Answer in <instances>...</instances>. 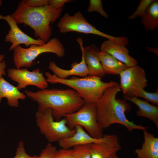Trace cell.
Instances as JSON below:
<instances>
[{"mask_svg":"<svg viewBox=\"0 0 158 158\" xmlns=\"http://www.w3.org/2000/svg\"><path fill=\"white\" fill-rule=\"evenodd\" d=\"M26 96L36 102L38 111L50 108L54 119L58 121L66 114L75 112L85 104L83 99L73 89L52 88L40 90L36 92L25 90Z\"/></svg>","mask_w":158,"mask_h":158,"instance_id":"obj_1","label":"cell"},{"mask_svg":"<svg viewBox=\"0 0 158 158\" xmlns=\"http://www.w3.org/2000/svg\"><path fill=\"white\" fill-rule=\"evenodd\" d=\"M121 91L119 84L108 88L96 104L97 119L100 127L103 130L118 123L123 126L130 132L136 129L147 130V127L136 124L126 118L125 113L130 111L131 107L124 99L116 98V95Z\"/></svg>","mask_w":158,"mask_h":158,"instance_id":"obj_2","label":"cell"},{"mask_svg":"<svg viewBox=\"0 0 158 158\" xmlns=\"http://www.w3.org/2000/svg\"><path fill=\"white\" fill-rule=\"evenodd\" d=\"M62 10V8L55 9L49 5L30 7L20 1L11 15L17 24L23 23L30 26L33 30L36 37L46 42L52 34L50 24L59 18Z\"/></svg>","mask_w":158,"mask_h":158,"instance_id":"obj_3","label":"cell"},{"mask_svg":"<svg viewBox=\"0 0 158 158\" xmlns=\"http://www.w3.org/2000/svg\"><path fill=\"white\" fill-rule=\"evenodd\" d=\"M44 75L48 83L63 84L75 90L85 103L96 104L107 89L119 84L112 80L104 82L101 77L97 76L88 75L82 78L73 76L69 78L62 79L47 71L45 73Z\"/></svg>","mask_w":158,"mask_h":158,"instance_id":"obj_4","label":"cell"},{"mask_svg":"<svg viewBox=\"0 0 158 158\" xmlns=\"http://www.w3.org/2000/svg\"><path fill=\"white\" fill-rule=\"evenodd\" d=\"M13 51V61L16 68L31 67L35 59L43 53H53L59 58L63 57L65 54L63 45L59 40L56 37L49 39L42 45L32 44L28 48H24L19 45Z\"/></svg>","mask_w":158,"mask_h":158,"instance_id":"obj_5","label":"cell"},{"mask_svg":"<svg viewBox=\"0 0 158 158\" xmlns=\"http://www.w3.org/2000/svg\"><path fill=\"white\" fill-rule=\"evenodd\" d=\"M57 26L61 33L75 32L94 34L106 38L123 46H126L128 43V39L126 37H114L99 30L88 22L79 11L73 15L68 13H65L60 18Z\"/></svg>","mask_w":158,"mask_h":158,"instance_id":"obj_6","label":"cell"},{"mask_svg":"<svg viewBox=\"0 0 158 158\" xmlns=\"http://www.w3.org/2000/svg\"><path fill=\"white\" fill-rule=\"evenodd\" d=\"M35 116L36 124L41 133L49 143L58 142L73 135L75 132V129H71L68 126L64 118L58 121L55 120L50 108L42 112L37 111Z\"/></svg>","mask_w":158,"mask_h":158,"instance_id":"obj_7","label":"cell"},{"mask_svg":"<svg viewBox=\"0 0 158 158\" xmlns=\"http://www.w3.org/2000/svg\"><path fill=\"white\" fill-rule=\"evenodd\" d=\"M63 118L68 126L71 129L79 126L93 138H99L104 135L103 130L97 121L96 104L85 103L78 111L66 115Z\"/></svg>","mask_w":158,"mask_h":158,"instance_id":"obj_8","label":"cell"},{"mask_svg":"<svg viewBox=\"0 0 158 158\" xmlns=\"http://www.w3.org/2000/svg\"><path fill=\"white\" fill-rule=\"evenodd\" d=\"M119 75L120 88L124 95L126 96L137 97L147 86L145 72L137 65L128 67Z\"/></svg>","mask_w":158,"mask_h":158,"instance_id":"obj_9","label":"cell"},{"mask_svg":"<svg viewBox=\"0 0 158 158\" xmlns=\"http://www.w3.org/2000/svg\"><path fill=\"white\" fill-rule=\"evenodd\" d=\"M40 71L39 68L30 71L26 68H10L7 70L8 77L18 83L16 87L19 90L29 85L35 86L41 90L46 89L48 83Z\"/></svg>","mask_w":158,"mask_h":158,"instance_id":"obj_10","label":"cell"},{"mask_svg":"<svg viewBox=\"0 0 158 158\" xmlns=\"http://www.w3.org/2000/svg\"><path fill=\"white\" fill-rule=\"evenodd\" d=\"M1 19L5 20L10 26V29L5 38L6 42L11 44L9 50H13L16 47L21 44H23L26 47H28L32 44L42 45L46 43L40 38L34 39L23 32L19 28L11 15L2 16L0 14Z\"/></svg>","mask_w":158,"mask_h":158,"instance_id":"obj_11","label":"cell"},{"mask_svg":"<svg viewBox=\"0 0 158 158\" xmlns=\"http://www.w3.org/2000/svg\"><path fill=\"white\" fill-rule=\"evenodd\" d=\"M121 148L119 140L115 134L107 135L104 141L90 144L92 158H118L117 152Z\"/></svg>","mask_w":158,"mask_h":158,"instance_id":"obj_12","label":"cell"},{"mask_svg":"<svg viewBox=\"0 0 158 158\" xmlns=\"http://www.w3.org/2000/svg\"><path fill=\"white\" fill-rule=\"evenodd\" d=\"M81 51L83 52L88 71V75L104 76L106 74L104 71L99 56L100 50L94 44L83 47V41L80 37L77 39Z\"/></svg>","mask_w":158,"mask_h":158,"instance_id":"obj_13","label":"cell"},{"mask_svg":"<svg viewBox=\"0 0 158 158\" xmlns=\"http://www.w3.org/2000/svg\"><path fill=\"white\" fill-rule=\"evenodd\" d=\"M74 129L75 132L73 135L58 142L61 148L70 149L78 145L99 142L105 141L107 138V135H104L102 137L99 138H93L80 126H76Z\"/></svg>","mask_w":158,"mask_h":158,"instance_id":"obj_14","label":"cell"},{"mask_svg":"<svg viewBox=\"0 0 158 158\" xmlns=\"http://www.w3.org/2000/svg\"><path fill=\"white\" fill-rule=\"evenodd\" d=\"M100 51L109 53L128 67L138 64L137 60L129 55L128 50L125 46L111 40L108 39L103 42L100 46Z\"/></svg>","mask_w":158,"mask_h":158,"instance_id":"obj_15","label":"cell"},{"mask_svg":"<svg viewBox=\"0 0 158 158\" xmlns=\"http://www.w3.org/2000/svg\"><path fill=\"white\" fill-rule=\"evenodd\" d=\"M82 52L81 60L80 62H74L71 65V69L66 70L62 68L53 61L49 62L48 68L58 78L64 79L70 76H77L85 77L88 75V71L83 54Z\"/></svg>","mask_w":158,"mask_h":158,"instance_id":"obj_16","label":"cell"},{"mask_svg":"<svg viewBox=\"0 0 158 158\" xmlns=\"http://www.w3.org/2000/svg\"><path fill=\"white\" fill-rule=\"evenodd\" d=\"M124 99L130 101L136 105L138 108L136 114L138 116L147 118L152 121L158 128V107L152 105L146 101L137 97H129L123 95Z\"/></svg>","mask_w":158,"mask_h":158,"instance_id":"obj_17","label":"cell"},{"mask_svg":"<svg viewBox=\"0 0 158 158\" xmlns=\"http://www.w3.org/2000/svg\"><path fill=\"white\" fill-rule=\"evenodd\" d=\"M26 97L24 93L20 92L16 87L0 77V104L3 98L7 100L8 104L13 107H18L19 99L24 100Z\"/></svg>","mask_w":158,"mask_h":158,"instance_id":"obj_18","label":"cell"},{"mask_svg":"<svg viewBox=\"0 0 158 158\" xmlns=\"http://www.w3.org/2000/svg\"><path fill=\"white\" fill-rule=\"evenodd\" d=\"M144 141L141 147L135 151L138 158H158V138L144 130Z\"/></svg>","mask_w":158,"mask_h":158,"instance_id":"obj_19","label":"cell"},{"mask_svg":"<svg viewBox=\"0 0 158 158\" xmlns=\"http://www.w3.org/2000/svg\"><path fill=\"white\" fill-rule=\"evenodd\" d=\"M99 56L106 74L119 75L121 72L129 67L106 52L100 51Z\"/></svg>","mask_w":158,"mask_h":158,"instance_id":"obj_20","label":"cell"},{"mask_svg":"<svg viewBox=\"0 0 158 158\" xmlns=\"http://www.w3.org/2000/svg\"><path fill=\"white\" fill-rule=\"evenodd\" d=\"M141 18V23L145 30L152 31L158 28V0H153Z\"/></svg>","mask_w":158,"mask_h":158,"instance_id":"obj_21","label":"cell"},{"mask_svg":"<svg viewBox=\"0 0 158 158\" xmlns=\"http://www.w3.org/2000/svg\"><path fill=\"white\" fill-rule=\"evenodd\" d=\"M90 144L80 145L73 147V158H92L90 150Z\"/></svg>","mask_w":158,"mask_h":158,"instance_id":"obj_22","label":"cell"},{"mask_svg":"<svg viewBox=\"0 0 158 158\" xmlns=\"http://www.w3.org/2000/svg\"><path fill=\"white\" fill-rule=\"evenodd\" d=\"M153 0H141L134 12L129 16L128 19H135L138 17H141L145 13L147 8Z\"/></svg>","mask_w":158,"mask_h":158,"instance_id":"obj_23","label":"cell"},{"mask_svg":"<svg viewBox=\"0 0 158 158\" xmlns=\"http://www.w3.org/2000/svg\"><path fill=\"white\" fill-rule=\"evenodd\" d=\"M89 12H96L106 18H108V16L104 10L101 0H90L87 9Z\"/></svg>","mask_w":158,"mask_h":158,"instance_id":"obj_24","label":"cell"},{"mask_svg":"<svg viewBox=\"0 0 158 158\" xmlns=\"http://www.w3.org/2000/svg\"><path fill=\"white\" fill-rule=\"evenodd\" d=\"M141 97L149 101L154 105H158V90L157 88L155 92H150L142 90L138 94L137 97Z\"/></svg>","mask_w":158,"mask_h":158,"instance_id":"obj_25","label":"cell"},{"mask_svg":"<svg viewBox=\"0 0 158 158\" xmlns=\"http://www.w3.org/2000/svg\"><path fill=\"white\" fill-rule=\"evenodd\" d=\"M57 150L56 147L49 142L45 147L42 149L40 155L37 158H52Z\"/></svg>","mask_w":158,"mask_h":158,"instance_id":"obj_26","label":"cell"},{"mask_svg":"<svg viewBox=\"0 0 158 158\" xmlns=\"http://www.w3.org/2000/svg\"><path fill=\"white\" fill-rule=\"evenodd\" d=\"M38 156H31L28 155L25 150L24 143L21 141L19 142L16 148V154L13 158H37Z\"/></svg>","mask_w":158,"mask_h":158,"instance_id":"obj_27","label":"cell"},{"mask_svg":"<svg viewBox=\"0 0 158 158\" xmlns=\"http://www.w3.org/2000/svg\"><path fill=\"white\" fill-rule=\"evenodd\" d=\"M49 0H23L21 1L27 6L33 7L48 5Z\"/></svg>","mask_w":158,"mask_h":158,"instance_id":"obj_28","label":"cell"},{"mask_svg":"<svg viewBox=\"0 0 158 158\" xmlns=\"http://www.w3.org/2000/svg\"><path fill=\"white\" fill-rule=\"evenodd\" d=\"M52 158H73L72 149L61 148L57 150Z\"/></svg>","mask_w":158,"mask_h":158,"instance_id":"obj_29","label":"cell"},{"mask_svg":"<svg viewBox=\"0 0 158 158\" xmlns=\"http://www.w3.org/2000/svg\"><path fill=\"white\" fill-rule=\"evenodd\" d=\"M70 1L69 0H49L48 5L55 9H61L66 3Z\"/></svg>","mask_w":158,"mask_h":158,"instance_id":"obj_30","label":"cell"},{"mask_svg":"<svg viewBox=\"0 0 158 158\" xmlns=\"http://www.w3.org/2000/svg\"><path fill=\"white\" fill-rule=\"evenodd\" d=\"M4 58L3 54L0 55V77H2L3 75L6 74L5 68L6 67V64L5 61L4 60Z\"/></svg>","mask_w":158,"mask_h":158,"instance_id":"obj_31","label":"cell"},{"mask_svg":"<svg viewBox=\"0 0 158 158\" xmlns=\"http://www.w3.org/2000/svg\"><path fill=\"white\" fill-rule=\"evenodd\" d=\"M146 48L148 51L153 52L158 56V47L155 48L149 47H146Z\"/></svg>","mask_w":158,"mask_h":158,"instance_id":"obj_32","label":"cell"}]
</instances>
